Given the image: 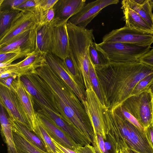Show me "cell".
Here are the masks:
<instances>
[{"mask_svg":"<svg viewBox=\"0 0 153 153\" xmlns=\"http://www.w3.org/2000/svg\"><path fill=\"white\" fill-rule=\"evenodd\" d=\"M104 43L120 42L142 46L151 45L153 34L130 28L125 26L112 30L102 38Z\"/></svg>","mask_w":153,"mask_h":153,"instance_id":"obj_9","label":"cell"},{"mask_svg":"<svg viewBox=\"0 0 153 153\" xmlns=\"http://www.w3.org/2000/svg\"><path fill=\"white\" fill-rule=\"evenodd\" d=\"M38 26L26 30L14 38L10 43L0 48V53L20 49L23 51L32 52L35 50Z\"/></svg>","mask_w":153,"mask_h":153,"instance_id":"obj_18","label":"cell"},{"mask_svg":"<svg viewBox=\"0 0 153 153\" xmlns=\"http://www.w3.org/2000/svg\"><path fill=\"white\" fill-rule=\"evenodd\" d=\"M26 1L27 0H0V8L9 7L14 8Z\"/></svg>","mask_w":153,"mask_h":153,"instance_id":"obj_37","label":"cell"},{"mask_svg":"<svg viewBox=\"0 0 153 153\" xmlns=\"http://www.w3.org/2000/svg\"><path fill=\"white\" fill-rule=\"evenodd\" d=\"M0 121L1 131L7 144L8 153H18L14 142L12 125L5 114L3 107L1 104Z\"/></svg>","mask_w":153,"mask_h":153,"instance_id":"obj_22","label":"cell"},{"mask_svg":"<svg viewBox=\"0 0 153 153\" xmlns=\"http://www.w3.org/2000/svg\"><path fill=\"white\" fill-rule=\"evenodd\" d=\"M45 57L48 64L71 88L84 107L86 93L84 84L71 74L62 59L51 53L45 54Z\"/></svg>","mask_w":153,"mask_h":153,"instance_id":"obj_10","label":"cell"},{"mask_svg":"<svg viewBox=\"0 0 153 153\" xmlns=\"http://www.w3.org/2000/svg\"><path fill=\"white\" fill-rule=\"evenodd\" d=\"M124 2L131 9L138 14L147 22L153 30V7L149 0H144L142 3L138 4L134 0H123Z\"/></svg>","mask_w":153,"mask_h":153,"instance_id":"obj_23","label":"cell"},{"mask_svg":"<svg viewBox=\"0 0 153 153\" xmlns=\"http://www.w3.org/2000/svg\"><path fill=\"white\" fill-rule=\"evenodd\" d=\"M138 61L153 67V48L140 57Z\"/></svg>","mask_w":153,"mask_h":153,"instance_id":"obj_39","label":"cell"},{"mask_svg":"<svg viewBox=\"0 0 153 153\" xmlns=\"http://www.w3.org/2000/svg\"><path fill=\"white\" fill-rule=\"evenodd\" d=\"M119 153H120V152H119Z\"/></svg>","mask_w":153,"mask_h":153,"instance_id":"obj_50","label":"cell"},{"mask_svg":"<svg viewBox=\"0 0 153 153\" xmlns=\"http://www.w3.org/2000/svg\"><path fill=\"white\" fill-rule=\"evenodd\" d=\"M67 28L70 54L78 67L85 90L92 88L89 75V49L94 40L93 30L79 27L68 21Z\"/></svg>","mask_w":153,"mask_h":153,"instance_id":"obj_4","label":"cell"},{"mask_svg":"<svg viewBox=\"0 0 153 153\" xmlns=\"http://www.w3.org/2000/svg\"><path fill=\"white\" fill-rule=\"evenodd\" d=\"M51 32L49 25H45L38 30L35 50L46 54L51 53Z\"/></svg>","mask_w":153,"mask_h":153,"instance_id":"obj_25","label":"cell"},{"mask_svg":"<svg viewBox=\"0 0 153 153\" xmlns=\"http://www.w3.org/2000/svg\"><path fill=\"white\" fill-rule=\"evenodd\" d=\"M17 78L15 76H10L0 79V82L6 86L10 88V86L13 81Z\"/></svg>","mask_w":153,"mask_h":153,"instance_id":"obj_43","label":"cell"},{"mask_svg":"<svg viewBox=\"0 0 153 153\" xmlns=\"http://www.w3.org/2000/svg\"><path fill=\"white\" fill-rule=\"evenodd\" d=\"M36 113L38 118L51 138L61 145L75 151L79 145L49 119L41 114Z\"/></svg>","mask_w":153,"mask_h":153,"instance_id":"obj_17","label":"cell"},{"mask_svg":"<svg viewBox=\"0 0 153 153\" xmlns=\"http://www.w3.org/2000/svg\"><path fill=\"white\" fill-rule=\"evenodd\" d=\"M153 81V74L146 76L139 82L134 89L132 96L148 90Z\"/></svg>","mask_w":153,"mask_h":153,"instance_id":"obj_33","label":"cell"},{"mask_svg":"<svg viewBox=\"0 0 153 153\" xmlns=\"http://www.w3.org/2000/svg\"><path fill=\"white\" fill-rule=\"evenodd\" d=\"M32 132L43 142L48 153H65L55 146L37 117L35 127Z\"/></svg>","mask_w":153,"mask_h":153,"instance_id":"obj_26","label":"cell"},{"mask_svg":"<svg viewBox=\"0 0 153 153\" xmlns=\"http://www.w3.org/2000/svg\"><path fill=\"white\" fill-rule=\"evenodd\" d=\"M20 79L27 90L33 96L34 103L50 109L60 116L48 96L44 88L33 74L21 76Z\"/></svg>","mask_w":153,"mask_h":153,"instance_id":"obj_15","label":"cell"},{"mask_svg":"<svg viewBox=\"0 0 153 153\" xmlns=\"http://www.w3.org/2000/svg\"><path fill=\"white\" fill-rule=\"evenodd\" d=\"M106 117L109 135L116 142L120 150L131 149L139 153H153V149L145 133L124 117L119 107L108 110Z\"/></svg>","mask_w":153,"mask_h":153,"instance_id":"obj_3","label":"cell"},{"mask_svg":"<svg viewBox=\"0 0 153 153\" xmlns=\"http://www.w3.org/2000/svg\"><path fill=\"white\" fill-rule=\"evenodd\" d=\"M153 100L149 89L129 97L121 106L134 116L145 129L152 123Z\"/></svg>","mask_w":153,"mask_h":153,"instance_id":"obj_6","label":"cell"},{"mask_svg":"<svg viewBox=\"0 0 153 153\" xmlns=\"http://www.w3.org/2000/svg\"><path fill=\"white\" fill-rule=\"evenodd\" d=\"M45 54L35 50L29 53L22 60L18 63L11 64L5 67L0 68L7 70L29 67L36 69L47 65Z\"/></svg>","mask_w":153,"mask_h":153,"instance_id":"obj_21","label":"cell"},{"mask_svg":"<svg viewBox=\"0 0 153 153\" xmlns=\"http://www.w3.org/2000/svg\"><path fill=\"white\" fill-rule=\"evenodd\" d=\"M0 104L7 111L9 118L19 122L31 131L15 93L10 88L0 82Z\"/></svg>","mask_w":153,"mask_h":153,"instance_id":"obj_12","label":"cell"},{"mask_svg":"<svg viewBox=\"0 0 153 153\" xmlns=\"http://www.w3.org/2000/svg\"><path fill=\"white\" fill-rule=\"evenodd\" d=\"M85 2V0H57L53 7L54 19L67 22L81 10Z\"/></svg>","mask_w":153,"mask_h":153,"instance_id":"obj_19","label":"cell"},{"mask_svg":"<svg viewBox=\"0 0 153 153\" xmlns=\"http://www.w3.org/2000/svg\"><path fill=\"white\" fill-rule=\"evenodd\" d=\"M97 48L109 62L125 63L135 62L150 50L151 45L142 46L120 42L97 44Z\"/></svg>","mask_w":153,"mask_h":153,"instance_id":"obj_5","label":"cell"},{"mask_svg":"<svg viewBox=\"0 0 153 153\" xmlns=\"http://www.w3.org/2000/svg\"></svg>","mask_w":153,"mask_h":153,"instance_id":"obj_49","label":"cell"},{"mask_svg":"<svg viewBox=\"0 0 153 153\" xmlns=\"http://www.w3.org/2000/svg\"><path fill=\"white\" fill-rule=\"evenodd\" d=\"M149 89L150 91L153 96V81L150 85Z\"/></svg>","mask_w":153,"mask_h":153,"instance_id":"obj_44","label":"cell"},{"mask_svg":"<svg viewBox=\"0 0 153 153\" xmlns=\"http://www.w3.org/2000/svg\"><path fill=\"white\" fill-rule=\"evenodd\" d=\"M152 124H153V122H152Z\"/></svg>","mask_w":153,"mask_h":153,"instance_id":"obj_48","label":"cell"},{"mask_svg":"<svg viewBox=\"0 0 153 153\" xmlns=\"http://www.w3.org/2000/svg\"><path fill=\"white\" fill-rule=\"evenodd\" d=\"M21 10L15 8H0V36L6 30L14 18Z\"/></svg>","mask_w":153,"mask_h":153,"instance_id":"obj_28","label":"cell"},{"mask_svg":"<svg viewBox=\"0 0 153 153\" xmlns=\"http://www.w3.org/2000/svg\"><path fill=\"white\" fill-rule=\"evenodd\" d=\"M84 108L93 126L95 134L101 135L104 140L108 132L104 109L105 106L101 102L92 87L85 90Z\"/></svg>","mask_w":153,"mask_h":153,"instance_id":"obj_7","label":"cell"},{"mask_svg":"<svg viewBox=\"0 0 153 153\" xmlns=\"http://www.w3.org/2000/svg\"><path fill=\"white\" fill-rule=\"evenodd\" d=\"M9 119L13 128L19 131L34 145L43 151L48 152L43 142L35 134L17 121L9 118Z\"/></svg>","mask_w":153,"mask_h":153,"instance_id":"obj_27","label":"cell"},{"mask_svg":"<svg viewBox=\"0 0 153 153\" xmlns=\"http://www.w3.org/2000/svg\"><path fill=\"white\" fill-rule=\"evenodd\" d=\"M119 2L118 0H97L89 2L68 21L76 26L86 28L102 9L108 5L117 4Z\"/></svg>","mask_w":153,"mask_h":153,"instance_id":"obj_14","label":"cell"},{"mask_svg":"<svg viewBox=\"0 0 153 153\" xmlns=\"http://www.w3.org/2000/svg\"><path fill=\"white\" fill-rule=\"evenodd\" d=\"M38 1L39 0H27L25 2L14 8L20 10L33 8L37 5Z\"/></svg>","mask_w":153,"mask_h":153,"instance_id":"obj_40","label":"cell"},{"mask_svg":"<svg viewBox=\"0 0 153 153\" xmlns=\"http://www.w3.org/2000/svg\"><path fill=\"white\" fill-rule=\"evenodd\" d=\"M146 136L153 149V125L152 123L145 129Z\"/></svg>","mask_w":153,"mask_h":153,"instance_id":"obj_42","label":"cell"},{"mask_svg":"<svg viewBox=\"0 0 153 153\" xmlns=\"http://www.w3.org/2000/svg\"><path fill=\"white\" fill-rule=\"evenodd\" d=\"M37 105L40 109L36 112L42 114L51 120L58 127L67 133L76 144L82 146L88 144H91L88 140L79 131L68 124L60 116L48 109L40 105Z\"/></svg>","mask_w":153,"mask_h":153,"instance_id":"obj_16","label":"cell"},{"mask_svg":"<svg viewBox=\"0 0 153 153\" xmlns=\"http://www.w3.org/2000/svg\"><path fill=\"white\" fill-rule=\"evenodd\" d=\"M32 52L23 51L17 49L10 51L0 53V68H3L12 64L15 60L25 56H26Z\"/></svg>","mask_w":153,"mask_h":153,"instance_id":"obj_29","label":"cell"},{"mask_svg":"<svg viewBox=\"0 0 153 153\" xmlns=\"http://www.w3.org/2000/svg\"><path fill=\"white\" fill-rule=\"evenodd\" d=\"M34 8L21 10V11L14 18L9 27L0 36V48L9 44L21 33L38 26L34 12Z\"/></svg>","mask_w":153,"mask_h":153,"instance_id":"obj_8","label":"cell"},{"mask_svg":"<svg viewBox=\"0 0 153 153\" xmlns=\"http://www.w3.org/2000/svg\"><path fill=\"white\" fill-rule=\"evenodd\" d=\"M67 22L54 19L49 24L51 35V53L63 60L70 54Z\"/></svg>","mask_w":153,"mask_h":153,"instance_id":"obj_11","label":"cell"},{"mask_svg":"<svg viewBox=\"0 0 153 153\" xmlns=\"http://www.w3.org/2000/svg\"><path fill=\"white\" fill-rule=\"evenodd\" d=\"M105 153H119L120 149L116 142L108 134L104 140Z\"/></svg>","mask_w":153,"mask_h":153,"instance_id":"obj_34","label":"cell"},{"mask_svg":"<svg viewBox=\"0 0 153 153\" xmlns=\"http://www.w3.org/2000/svg\"><path fill=\"white\" fill-rule=\"evenodd\" d=\"M75 151L77 153H96L93 146L88 144L85 146H78Z\"/></svg>","mask_w":153,"mask_h":153,"instance_id":"obj_41","label":"cell"},{"mask_svg":"<svg viewBox=\"0 0 153 153\" xmlns=\"http://www.w3.org/2000/svg\"><path fill=\"white\" fill-rule=\"evenodd\" d=\"M125 26L131 28L153 34V30L138 14L129 8L123 1L121 2Z\"/></svg>","mask_w":153,"mask_h":153,"instance_id":"obj_20","label":"cell"},{"mask_svg":"<svg viewBox=\"0 0 153 153\" xmlns=\"http://www.w3.org/2000/svg\"><path fill=\"white\" fill-rule=\"evenodd\" d=\"M120 153H129L126 149H121L120 150Z\"/></svg>","mask_w":153,"mask_h":153,"instance_id":"obj_45","label":"cell"},{"mask_svg":"<svg viewBox=\"0 0 153 153\" xmlns=\"http://www.w3.org/2000/svg\"><path fill=\"white\" fill-rule=\"evenodd\" d=\"M150 4L153 6V0H149Z\"/></svg>","mask_w":153,"mask_h":153,"instance_id":"obj_47","label":"cell"},{"mask_svg":"<svg viewBox=\"0 0 153 153\" xmlns=\"http://www.w3.org/2000/svg\"><path fill=\"white\" fill-rule=\"evenodd\" d=\"M129 153H139L134 150L131 149H126Z\"/></svg>","mask_w":153,"mask_h":153,"instance_id":"obj_46","label":"cell"},{"mask_svg":"<svg viewBox=\"0 0 153 153\" xmlns=\"http://www.w3.org/2000/svg\"><path fill=\"white\" fill-rule=\"evenodd\" d=\"M103 91L106 107L111 111L132 96L139 82L153 74V67L137 61L109 62L95 67Z\"/></svg>","mask_w":153,"mask_h":153,"instance_id":"obj_2","label":"cell"},{"mask_svg":"<svg viewBox=\"0 0 153 153\" xmlns=\"http://www.w3.org/2000/svg\"><path fill=\"white\" fill-rule=\"evenodd\" d=\"M10 88L15 93L32 132L37 118L36 112L34 108L33 98L19 77L13 81Z\"/></svg>","mask_w":153,"mask_h":153,"instance_id":"obj_13","label":"cell"},{"mask_svg":"<svg viewBox=\"0 0 153 153\" xmlns=\"http://www.w3.org/2000/svg\"><path fill=\"white\" fill-rule=\"evenodd\" d=\"M90 62L89 75L92 88L101 102L103 105L105 106L103 91L97 75L95 65L90 60Z\"/></svg>","mask_w":153,"mask_h":153,"instance_id":"obj_30","label":"cell"},{"mask_svg":"<svg viewBox=\"0 0 153 153\" xmlns=\"http://www.w3.org/2000/svg\"><path fill=\"white\" fill-rule=\"evenodd\" d=\"M35 76L44 88L61 117L89 141L95 133L84 107L68 85L47 64L37 68Z\"/></svg>","mask_w":153,"mask_h":153,"instance_id":"obj_1","label":"cell"},{"mask_svg":"<svg viewBox=\"0 0 153 153\" xmlns=\"http://www.w3.org/2000/svg\"><path fill=\"white\" fill-rule=\"evenodd\" d=\"M12 127L14 142L18 153H48L34 145L19 131Z\"/></svg>","mask_w":153,"mask_h":153,"instance_id":"obj_24","label":"cell"},{"mask_svg":"<svg viewBox=\"0 0 153 153\" xmlns=\"http://www.w3.org/2000/svg\"><path fill=\"white\" fill-rule=\"evenodd\" d=\"M124 117L130 122L141 131L145 132L144 128L140 125L137 119L129 112L126 111L121 106L118 107Z\"/></svg>","mask_w":153,"mask_h":153,"instance_id":"obj_36","label":"cell"},{"mask_svg":"<svg viewBox=\"0 0 153 153\" xmlns=\"http://www.w3.org/2000/svg\"><path fill=\"white\" fill-rule=\"evenodd\" d=\"M92 144L96 153H105L104 140L101 135L95 134Z\"/></svg>","mask_w":153,"mask_h":153,"instance_id":"obj_35","label":"cell"},{"mask_svg":"<svg viewBox=\"0 0 153 153\" xmlns=\"http://www.w3.org/2000/svg\"><path fill=\"white\" fill-rule=\"evenodd\" d=\"M57 0H39L37 6L43 11H48L53 7Z\"/></svg>","mask_w":153,"mask_h":153,"instance_id":"obj_38","label":"cell"},{"mask_svg":"<svg viewBox=\"0 0 153 153\" xmlns=\"http://www.w3.org/2000/svg\"><path fill=\"white\" fill-rule=\"evenodd\" d=\"M94 41L91 43L89 49L90 60L95 67L101 66L109 62L106 56L97 48Z\"/></svg>","mask_w":153,"mask_h":153,"instance_id":"obj_31","label":"cell"},{"mask_svg":"<svg viewBox=\"0 0 153 153\" xmlns=\"http://www.w3.org/2000/svg\"><path fill=\"white\" fill-rule=\"evenodd\" d=\"M63 61L71 74L78 80L84 84L83 79L80 74L78 67L70 54Z\"/></svg>","mask_w":153,"mask_h":153,"instance_id":"obj_32","label":"cell"}]
</instances>
